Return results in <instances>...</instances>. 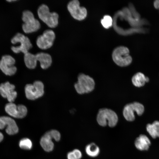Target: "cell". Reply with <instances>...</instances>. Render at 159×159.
<instances>
[{
	"label": "cell",
	"mask_w": 159,
	"mask_h": 159,
	"mask_svg": "<svg viewBox=\"0 0 159 159\" xmlns=\"http://www.w3.org/2000/svg\"><path fill=\"white\" fill-rule=\"evenodd\" d=\"M97 120L98 124L104 127L108 125L110 127H113L117 123L118 117L117 114L113 110L104 108L99 110Z\"/></svg>",
	"instance_id": "6da1fadb"
},
{
	"label": "cell",
	"mask_w": 159,
	"mask_h": 159,
	"mask_svg": "<svg viewBox=\"0 0 159 159\" xmlns=\"http://www.w3.org/2000/svg\"><path fill=\"white\" fill-rule=\"evenodd\" d=\"M37 14L39 18L51 28L56 27L58 24L59 15L55 12H51L48 7L42 4L38 8Z\"/></svg>",
	"instance_id": "7a4b0ae2"
},
{
	"label": "cell",
	"mask_w": 159,
	"mask_h": 159,
	"mask_svg": "<svg viewBox=\"0 0 159 159\" xmlns=\"http://www.w3.org/2000/svg\"><path fill=\"white\" fill-rule=\"evenodd\" d=\"M77 79V82L74 85L77 93L83 94L90 92L94 90L95 82L92 77L83 73H80Z\"/></svg>",
	"instance_id": "3957f363"
},
{
	"label": "cell",
	"mask_w": 159,
	"mask_h": 159,
	"mask_svg": "<svg viewBox=\"0 0 159 159\" xmlns=\"http://www.w3.org/2000/svg\"><path fill=\"white\" fill-rule=\"evenodd\" d=\"M112 58L115 63L121 67L129 65L132 60L129 49L124 46L118 47L114 49L112 54Z\"/></svg>",
	"instance_id": "277c9868"
},
{
	"label": "cell",
	"mask_w": 159,
	"mask_h": 159,
	"mask_svg": "<svg viewBox=\"0 0 159 159\" xmlns=\"http://www.w3.org/2000/svg\"><path fill=\"white\" fill-rule=\"evenodd\" d=\"M22 19L24 22L22 29L26 33L36 32L40 28L39 22L34 18L32 13L29 10H25L23 12Z\"/></svg>",
	"instance_id": "5b68a950"
},
{
	"label": "cell",
	"mask_w": 159,
	"mask_h": 159,
	"mask_svg": "<svg viewBox=\"0 0 159 159\" xmlns=\"http://www.w3.org/2000/svg\"><path fill=\"white\" fill-rule=\"evenodd\" d=\"M11 42L13 44L19 43L18 46H12L11 50L15 53L21 52L24 54L29 52L32 47V45L29 38L22 34L18 33L11 39Z\"/></svg>",
	"instance_id": "8992f818"
},
{
	"label": "cell",
	"mask_w": 159,
	"mask_h": 159,
	"mask_svg": "<svg viewBox=\"0 0 159 159\" xmlns=\"http://www.w3.org/2000/svg\"><path fill=\"white\" fill-rule=\"evenodd\" d=\"M44 85L41 81H36L33 84H28L25 87L26 97L30 100H34L42 96L44 94Z\"/></svg>",
	"instance_id": "52a82bcc"
},
{
	"label": "cell",
	"mask_w": 159,
	"mask_h": 159,
	"mask_svg": "<svg viewBox=\"0 0 159 159\" xmlns=\"http://www.w3.org/2000/svg\"><path fill=\"white\" fill-rule=\"evenodd\" d=\"M144 111L143 105L138 102H134L127 104L124 107L123 114L125 119L128 121L135 120V112L139 116L142 115Z\"/></svg>",
	"instance_id": "ba28073f"
},
{
	"label": "cell",
	"mask_w": 159,
	"mask_h": 159,
	"mask_svg": "<svg viewBox=\"0 0 159 159\" xmlns=\"http://www.w3.org/2000/svg\"><path fill=\"white\" fill-rule=\"evenodd\" d=\"M67 8L71 16L77 20L82 21L87 16L86 9L84 7L80 6V2L77 0H73L69 2Z\"/></svg>",
	"instance_id": "9c48e42d"
},
{
	"label": "cell",
	"mask_w": 159,
	"mask_h": 159,
	"mask_svg": "<svg viewBox=\"0 0 159 159\" xmlns=\"http://www.w3.org/2000/svg\"><path fill=\"white\" fill-rule=\"evenodd\" d=\"M55 38V34L53 30H46L37 38V45L41 49H47L52 46Z\"/></svg>",
	"instance_id": "30bf717a"
},
{
	"label": "cell",
	"mask_w": 159,
	"mask_h": 159,
	"mask_svg": "<svg viewBox=\"0 0 159 159\" xmlns=\"http://www.w3.org/2000/svg\"><path fill=\"white\" fill-rule=\"evenodd\" d=\"M15 63L14 59L11 56L4 55L0 60V69L6 75H13L17 70L16 67L14 65Z\"/></svg>",
	"instance_id": "8fae6325"
},
{
	"label": "cell",
	"mask_w": 159,
	"mask_h": 159,
	"mask_svg": "<svg viewBox=\"0 0 159 159\" xmlns=\"http://www.w3.org/2000/svg\"><path fill=\"white\" fill-rule=\"evenodd\" d=\"M5 109L8 114L15 118H23L26 116L27 112L25 106L21 104L16 105L13 102L6 104Z\"/></svg>",
	"instance_id": "7c38bea8"
},
{
	"label": "cell",
	"mask_w": 159,
	"mask_h": 159,
	"mask_svg": "<svg viewBox=\"0 0 159 159\" xmlns=\"http://www.w3.org/2000/svg\"><path fill=\"white\" fill-rule=\"evenodd\" d=\"M5 128V131L9 135H14L18 132L19 129L14 119L6 116L0 117V129Z\"/></svg>",
	"instance_id": "4fadbf2b"
},
{
	"label": "cell",
	"mask_w": 159,
	"mask_h": 159,
	"mask_svg": "<svg viewBox=\"0 0 159 159\" xmlns=\"http://www.w3.org/2000/svg\"><path fill=\"white\" fill-rule=\"evenodd\" d=\"M15 88V86L8 82L1 83L0 85V94L3 97L6 98L9 102H13L17 95Z\"/></svg>",
	"instance_id": "5bb4252c"
},
{
	"label": "cell",
	"mask_w": 159,
	"mask_h": 159,
	"mask_svg": "<svg viewBox=\"0 0 159 159\" xmlns=\"http://www.w3.org/2000/svg\"><path fill=\"white\" fill-rule=\"evenodd\" d=\"M136 148L141 151L147 150L150 145V141L148 137L144 134H141L135 140Z\"/></svg>",
	"instance_id": "9a60e30c"
},
{
	"label": "cell",
	"mask_w": 159,
	"mask_h": 159,
	"mask_svg": "<svg viewBox=\"0 0 159 159\" xmlns=\"http://www.w3.org/2000/svg\"><path fill=\"white\" fill-rule=\"evenodd\" d=\"M35 55L37 61L39 62L41 67L42 69H47L51 65L52 62V58L49 54L41 52Z\"/></svg>",
	"instance_id": "2e32d148"
},
{
	"label": "cell",
	"mask_w": 159,
	"mask_h": 159,
	"mask_svg": "<svg viewBox=\"0 0 159 159\" xmlns=\"http://www.w3.org/2000/svg\"><path fill=\"white\" fill-rule=\"evenodd\" d=\"M52 139L48 131L46 132L41 138L40 145L44 151L50 152L53 150L54 145L52 140Z\"/></svg>",
	"instance_id": "e0dca14e"
},
{
	"label": "cell",
	"mask_w": 159,
	"mask_h": 159,
	"mask_svg": "<svg viewBox=\"0 0 159 159\" xmlns=\"http://www.w3.org/2000/svg\"><path fill=\"white\" fill-rule=\"evenodd\" d=\"M149 81V79L148 77H145L143 73L140 72L135 74L132 78L133 84L137 87L143 86L145 83Z\"/></svg>",
	"instance_id": "ac0fdd59"
},
{
	"label": "cell",
	"mask_w": 159,
	"mask_h": 159,
	"mask_svg": "<svg viewBox=\"0 0 159 159\" xmlns=\"http://www.w3.org/2000/svg\"><path fill=\"white\" fill-rule=\"evenodd\" d=\"M24 60L26 67L30 69H34L36 67L37 60L35 54L28 52L24 54Z\"/></svg>",
	"instance_id": "d6986e66"
},
{
	"label": "cell",
	"mask_w": 159,
	"mask_h": 159,
	"mask_svg": "<svg viewBox=\"0 0 159 159\" xmlns=\"http://www.w3.org/2000/svg\"><path fill=\"white\" fill-rule=\"evenodd\" d=\"M146 128L147 131L152 138L159 137V121H155L152 124H148Z\"/></svg>",
	"instance_id": "ffe728a7"
},
{
	"label": "cell",
	"mask_w": 159,
	"mask_h": 159,
	"mask_svg": "<svg viewBox=\"0 0 159 159\" xmlns=\"http://www.w3.org/2000/svg\"><path fill=\"white\" fill-rule=\"evenodd\" d=\"M85 151L87 155L89 156L95 157L99 155L100 149L96 144L94 143H91L88 144L86 146Z\"/></svg>",
	"instance_id": "44dd1931"
},
{
	"label": "cell",
	"mask_w": 159,
	"mask_h": 159,
	"mask_svg": "<svg viewBox=\"0 0 159 159\" xmlns=\"http://www.w3.org/2000/svg\"><path fill=\"white\" fill-rule=\"evenodd\" d=\"M20 147L26 150H30L32 146V143L30 139L25 138L21 139L19 142Z\"/></svg>",
	"instance_id": "7402d4cb"
},
{
	"label": "cell",
	"mask_w": 159,
	"mask_h": 159,
	"mask_svg": "<svg viewBox=\"0 0 159 159\" xmlns=\"http://www.w3.org/2000/svg\"><path fill=\"white\" fill-rule=\"evenodd\" d=\"M102 26L105 28L108 29L111 26L112 20L111 17L108 15H105L101 20Z\"/></svg>",
	"instance_id": "603a6c76"
},
{
	"label": "cell",
	"mask_w": 159,
	"mask_h": 159,
	"mask_svg": "<svg viewBox=\"0 0 159 159\" xmlns=\"http://www.w3.org/2000/svg\"><path fill=\"white\" fill-rule=\"evenodd\" d=\"M48 132L52 139L56 141H58L60 140L61 135L58 131L55 130H52Z\"/></svg>",
	"instance_id": "cb8c5ba5"
},
{
	"label": "cell",
	"mask_w": 159,
	"mask_h": 159,
	"mask_svg": "<svg viewBox=\"0 0 159 159\" xmlns=\"http://www.w3.org/2000/svg\"><path fill=\"white\" fill-rule=\"evenodd\" d=\"M77 159H80L82 156V153L79 150L77 149H75L72 151Z\"/></svg>",
	"instance_id": "d4e9b609"
},
{
	"label": "cell",
	"mask_w": 159,
	"mask_h": 159,
	"mask_svg": "<svg viewBox=\"0 0 159 159\" xmlns=\"http://www.w3.org/2000/svg\"><path fill=\"white\" fill-rule=\"evenodd\" d=\"M67 159H77L72 151L69 152L67 155Z\"/></svg>",
	"instance_id": "484cf974"
},
{
	"label": "cell",
	"mask_w": 159,
	"mask_h": 159,
	"mask_svg": "<svg viewBox=\"0 0 159 159\" xmlns=\"http://www.w3.org/2000/svg\"><path fill=\"white\" fill-rule=\"evenodd\" d=\"M153 4L155 8L159 10V0L155 1Z\"/></svg>",
	"instance_id": "4316f807"
},
{
	"label": "cell",
	"mask_w": 159,
	"mask_h": 159,
	"mask_svg": "<svg viewBox=\"0 0 159 159\" xmlns=\"http://www.w3.org/2000/svg\"><path fill=\"white\" fill-rule=\"evenodd\" d=\"M4 138V135L3 134L0 132V142H1Z\"/></svg>",
	"instance_id": "83f0119b"
}]
</instances>
